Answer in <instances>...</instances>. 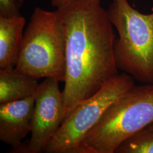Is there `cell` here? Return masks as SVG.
I'll use <instances>...</instances> for the list:
<instances>
[{"mask_svg": "<svg viewBox=\"0 0 153 153\" xmlns=\"http://www.w3.org/2000/svg\"><path fill=\"white\" fill-rule=\"evenodd\" d=\"M153 122V84L129 89L110 105L76 153H115L128 138Z\"/></svg>", "mask_w": 153, "mask_h": 153, "instance_id": "cell-2", "label": "cell"}, {"mask_svg": "<svg viewBox=\"0 0 153 153\" xmlns=\"http://www.w3.org/2000/svg\"><path fill=\"white\" fill-rule=\"evenodd\" d=\"M15 68L36 79L65 81V37L57 10L35 9L23 33Z\"/></svg>", "mask_w": 153, "mask_h": 153, "instance_id": "cell-3", "label": "cell"}, {"mask_svg": "<svg viewBox=\"0 0 153 153\" xmlns=\"http://www.w3.org/2000/svg\"><path fill=\"white\" fill-rule=\"evenodd\" d=\"M35 94L27 98L0 104V140L19 153L22 141L31 133Z\"/></svg>", "mask_w": 153, "mask_h": 153, "instance_id": "cell-7", "label": "cell"}, {"mask_svg": "<svg viewBox=\"0 0 153 153\" xmlns=\"http://www.w3.org/2000/svg\"><path fill=\"white\" fill-rule=\"evenodd\" d=\"M24 0H0V16L5 17L21 16L19 10Z\"/></svg>", "mask_w": 153, "mask_h": 153, "instance_id": "cell-11", "label": "cell"}, {"mask_svg": "<svg viewBox=\"0 0 153 153\" xmlns=\"http://www.w3.org/2000/svg\"><path fill=\"white\" fill-rule=\"evenodd\" d=\"M38 79L16 71L15 67L0 69V104L34 95L39 86Z\"/></svg>", "mask_w": 153, "mask_h": 153, "instance_id": "cell-9", "label": "cell"}, {"mask_svg": "<svg viewBox=\"0 0 153 153\" xmlns=\"http://www.w3.org/2000/svg\"><path fill=\"white\" fill-rule=\"evenodd\" d=\"M26 19L0 16V68L15 67L23 36Z\"/></svg>", "mask_w": 153, "mask_h": 153, "instance_id": "cell-8", "label": "cell"}, {"mask_svg": "<svg viewBox=\"0 0 153 153\" xmlns=\"http://www.w3.org/2000/svg\"><path fill=\"white\" fill-rule=\"evenodd\" d=\"M107 13L119 34L114 43L118 69L143 84H153V12L144 14L127 0H114Z\"/></svg>", "mask_w": 153, "mask_h": 153, "instance_id": "cell-4", "label": "cell"}, {"mask_svg": "<svg viewBox=\"0 0 153 153\" xmlns=\"http://www.w3.org/2000/svg\"><path fill=\"white\" fill-rule=\"evenodd\" d=\"M115 153H153V122L122 142Z\"/></svg>", "mask_w": 153, "mask_h": 153, "instance_id": "cell-10", "label": "cell"}, {"mask_svg": "<svg viewBox=\"0 0 153 153\" xmlns=\"http://www.w3.org/2000/svg\"><path fill=\"white\" fill-rule=\"evenodd\" d=\"M59 81L45 78L35 94V103L29 142L19 153H40L45 149L65 119L62 91Z\"/></svg>", "mask_w": 153, "mask_h": 153, "instance_id": "cell-6", "label": "cell"}, {"mask_svg": "<svg viewBox=\"0 0 153 153\" xmlns=\"http://www.w3.org/2000/svg\"><path fill=\"white\" fill-rule=\"evenodd\" d=\"M65 37V119L83 100L119 74L115 35L100 0H72L57 10Z\"/></svg>", "mask_w": 153, "mask_h": 153, "instance_id": "cell-1", "label": "cell"}, {"mask_svg": "<svg viewBox=\"0 0 153 153\" xmlns=\"http://www.w3.org/2000/svg\"><path fill=\"white\" fill-rule=\"evenodd\" d=\"M71 1L72 0H52V5L60 9L69 4Z\"/></svg>", "mask_w": 153, "mask_h": 153, "instance_id": "cell-12", "label": "cell"}, {"mask_svg": "<svg viewBox=\"0 0 153 153\" xmlns=\"http://www.w3.org/2000/svg\"><path fill=\"white\" fill-rule=\"evenodd\" d=\"M135 85L125 72L111 79L97 93L83 100L63 121L45 149L47 153H76L83 138L110 105Z\"/></svg>", "mask_w": 153, "mask_h": 153, "instance_id": "cell-5", "label": "cell"}]
</instances>
